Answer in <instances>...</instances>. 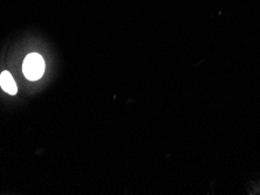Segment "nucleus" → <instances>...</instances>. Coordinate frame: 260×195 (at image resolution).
Listing matches in <instances>:
<instances>
[{"instance_id":"f03ea898","label":"nucleus","mask_w":260,"mask_h":195,"mask_svg":"<svg viewBox=\"0 0 260 195\" xmlns=\"http://www.w3.org/2000/svg\"><path fill=\"white\" fill-rule=\"evenodd\" d=\"M0 86H2L3 90L10 95H15L18 91V87L15 84L12 75L9 71H3L0 75Z\"/></svg>"},{"instance_id":"f257e3e1","label":"nucleus","mask_w":260,"mask_h":195,"mask_svg":"<svg viewBox=\"0 0 260 195\" xmlns=\"http://www.w3.org/2000/svg\"><path fill=\"white\" fill-rule=\"evenodd\" d=\"M22 71H24L25 77L29 81H38L43 77L45 72V61L43 56L38 53H30L26 56L22 63Z\"/></svg>"}]
</instances>
